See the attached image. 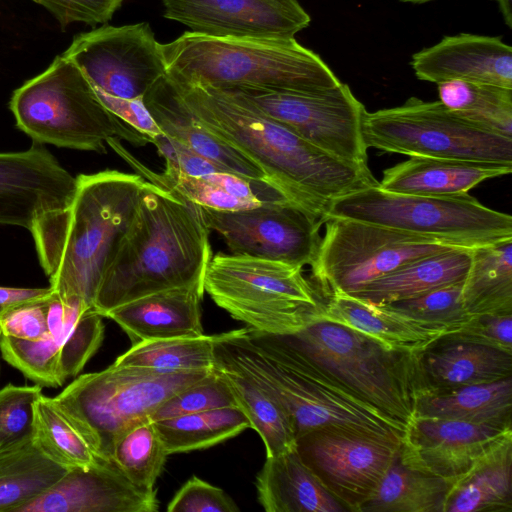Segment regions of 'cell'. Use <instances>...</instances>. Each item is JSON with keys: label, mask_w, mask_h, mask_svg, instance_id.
Returning <instances> with one entry per match:
<instances>
[{"label": "cell", "mask_w": 512, "mask_h": 512, "mask_svg": "<svg viewBox=\"0 0 512 512\" xmlns=\"http://www.w3.org/2000/svg\"><path fill=\"white\" fill-rule=\"evenodd\" d=\"M188 111L265 175L290 202L323 221L330 203L377 185L367 165L338 159L231 93L168 78ZM324 223V221H323Z\"/></svg>", "instance_id": "obj_1"}, {"label": "cell", "mask_w": 512, "mask_h": 512, "mask_svg": "<svg viewBox=\"0 0 512 512\" xmlns=\"http://www.w3.org/2000/svg\"><path fill=\"white\" fill-rule=\"evenodd\" d=\"M63 208L39 216L29 229L50 287L62 300L93 310L105 269L136 215L146 180L104 170L76 177Z\"/></svg>", "instance_id": "obj_2"}, {"label": "cell", "mask_w": 512, "mask_h": 512, "mask_svg": "<svg viewBox=\"0 0 512 512\" xmlns=\"http://www.w3.org/2000/svg\"><path fill=\"white\" fill-rule=\"evenodd\" d=\"M214 352L268 388L297 437L338 430L401 444L407 427L368 404L285 335L242 328L217 334Z\"/></svg>", "instance_id": "obj_3"}, {"label": "cell", "mask_w": 512, "mask_h": 512, "mask_svg": "<svg viewBox=\"0 0 512 512\" xmlns=\"http://www.w3.org/2000/svg\"><path fill=\"white\" fill-rule=\"evenodd\" d=\"M212 257L199 205L146 181L133 222L101 279L93 311L203 282Z\"/></svg>", "instance_id": "obj_4"}, {"label": "cell", "mask_w": 512, "mask_h": 512, "mask_svg": "<svg viewBox=\"0 0 512 512\" xmlns=\"http://www.w3.org/2000/svg\"><path fill=\"white\" fill-rule=\"evenodd\" d=\"M167 77L218 89L316 92L341 82L321 57L292 39L222 38L185 32L162 44Z\"/></svg>", "instance_id": "obj_5"}, {"label": "cell", "mask_w": 512, "mask_h": 512, "mask_svg": "<svg viewBox=\"0 0 512 512\" xmlns=\"http://www.w3.org/2000/svg\"><path fill=\"white\" fill-rule=\"evenodd\" d=\"M9 109L16 127L43 145L106 153L113 138L135 146L151 143L110 112L81 70L62 54L13 91Z\"/></svg>", "instance_id": "obj_6"}, {"label": "cell", "mask_w": 512, "mask_h": 512, "mask_svg": "<svg viewBox=\"0 0 512 512\" xmlns=\"http://www.w3.org/2000/svg\"><path fill=\"white\" fill-rule=\"evenodd\" d=\"M371 406L407 428L426 392L420 355L387 349L348 327L316 320L285 335Z\"/></svg>", "instance_id": "obj_7"}, {"label": "cell", "mask_w": 512, "mask_h": 512, "mask_svg": "<svg viewBox=\"0 0 512 512\" xmlns=\"http://www.w3.org/2000/svg\"><path fill=\"white\" fill-rule=\"evenodd\" d=\"M203 286L232 318L274 335L298 333L318 320L325 303L301 267L247 255L212 256Z\"/></svg>", "instance_id": "obj_8"}, {"label": "cell", "mask_w": 512, "mask_h": 512, "mask_svg": "<svg viewBox=\"0 0 512 512\" xmlns=\"http://www.w3.org/2000/svg\"><path fill=\"white\" fill-rule=\"evenodd\" d=\"M212 370L160 372L113 363L77 376L53 400L95 455L112 461L122 431L149 418L171 395Z\"/></svg>", "instance_id": "obj_9"}, {"label": "cell", "mask_w": 512, "mask_h": 512, "mask_svg": "<svg viewBox=\"0 0 512 512\" xmlns=\"http://www.w3.org/2000/svg\"><path fill=\"white\" fill-rule=\"evenodd\" d=\"M343 218L473 248L512 238V217L468 193L423 196L394 193L377 185L333 200L323 218Z\"/></svg>", "instance_id": "obj_10"}, {"label": "cell", "mask_w": 512, "mask_h": 512, "mask_svg": "<svg viewBox=\"0 0 512 512\" xmlns=\"http://www.w3.org/2000/svg\"><path fill=\"white\" fill-rule=\"evenodd\" d=\"M362 137L367 149L512 166V139L460 118L439 100L412 97L397 107L366 112Z\"/></svg>", "instance_id": "obj_11"}, {"label": "cell", "mask_w": 512, "mask_h": 512, "mask_svg": "<svg viewBox=\"0 0 512 512\" xmlns=\"http://www.w3.org/2000/svg\"><path fill=\"white\" fill-rule=\"evenodd\" d=\"M312 268L327 297L353 294L415 259L456 248L438 241L362 221L330 218Z\"/></svg>", "instance_id": "obj_12"}, {"label": "cell", "mask_w": 512, "mask_h": 512, "mask_svg": "<svg viewBox=\"0 0 512 512\" xmlns=\"http://www.w3.org/2000/svg\"><path fill=\"white\" fill-rule=\"evenodd\" d=\"M218 89V88H217ZM225 90L280 122L324 152L347 162L367 165L362 137L364 105L347 84L316 92Z\"/></svg>", "instance_id": "obj_13"}, {"label": "cell", "mask_w": 512, "mask_h": 512, "mask_svg": "<svg viewBox=\"0 0 512 512\" xmlns=\"http://www.w3.org/2000/svg\"><path fill=\"white\" fill-rule=\"evenodd\" d=\"M84 74L96 93L143 98L167 75L164 57L149 23L103 24L77 34L62 54Z\"/></svg>", "instance_id": "obj_14"}, {"label": "cell", "mask_w": 512, "mask_h": 512, "mask_svg": "<svg viewBox=\"0 0 512 512\" xmlns=\"http://www.w3.org/2000/svg\"><path fill=\"white\" fill-rule=\"evenodd\" d=\"M199 209L209 231H216L232 254L301 268L315 259L323 221L289 201L242 210Z\"/></svg>", "instance_id": "obj_15"}, {"label": "cell", "mask_w": 512, "mask_h": 512, "mask_svg": "<svg viewBox=\"0 0 512 512\" xmlns=\"http://www.w3.org/2000/svg\"><path fill=\"white\" fill-rule=\"evenodd\" d=\"M401 444L318 429L296 438L303 462L350 512H360L398 455Z\"/></svg>", "instance_id": "obj_16"}, {"label": "cell", "mask_w": 512, "mask_h": 512, "mask_svg": "<svg viewBox=\"0 0 512 512\" xmlns=\"http://www.w3.org/2000/svg\"><path fill=\"white\" fill-rule=\"evenodd\" d=\"M163 17L222 38L292 39L311 18L297 0H160Z\"/></svg>", "instance_id": "obj_17"}, {"label": "cell", "mask_w": 512, "mask_h": 512, "mask_svg": "<svg viewBox=\"0 0 512 512\" xmlns=\"http://www.w3.org/2000/svg\"><path fill=\"white\" fill-rule=\"evenodd\" d=\"M76 182L43 144L0 152V224L29 230L39 216L70 202Z\"/></svg>", "instance_id": "obj_18"}, {"label": "cell", "mask_w": 512, "mask_h": 512, "mask_svg": "<svg viewBox=\"0 0 512 512\" xmlns=\"http://www.w3.org/2000/svg\"><path fill=\"white\" fill-rule=\"evenodd\" d=\"M510 434L512 427L415 417L405 432L399 456L414 468L454 480Z\"/></svg>", "instance_id": "obj_19"}, {"label": "cell", "mask_w": 512, "mask_h": 512, "mask_svg": "<svg viewBox=\"0 0 512 512\" xmlns=\"http://www.w3.org/2000/svg\"><path fill=\"white\" fill-rule=\"evenodd\" d=\"M157 491H144L112 461L98 458L86 468L68 469L44 494L19 512H155Z\"/></svg>", "instance_id": "obj_20"}, {"label": "cell", "mask_w": 512, "mask_h": 512, "mask_svg": "<svg viewBox=\"0 0 512 512\" xmlns=\"http://www.w3.org/2000/svg\"><path fill=\"white\" fill-rule=\"evenodd\" d=\"M418 79L485 83L512 89V48L499 37L458 34L412 56Z\"/></svg>", "instance_id": "obj_21"}, {"label": "cell", "mask_w": 512, "mask_h": 512, "mask_svg": "<svg viewBox=\"0 0 512 512\" xmlns=\"http://www.w3.org/2000/svg\"><path fill=\"white\" fill-rule=\"evenodd\" d=\"M318 320L353 329L387 349L422 354L450 330L406 315L388 304L362 300L346 293L328 296Z\"/></svg>", "instance_id": "obj_22"}, {"label": "cell", "mask_w": 512, "mask_h": 512, "mask_svg": "<svg viewBox=\"0 0 512 512\" xmlns=\"http://www.w3.org/2000/svg\"><path fill=\"white\" fill-rule=\"evenodd\" d=\"M203 282L159 291L110 310L132 345L140 342L191 338L204 334L201 322Z\"/></svg>", "instance_id": "obj_23"}, {"label": "cell", "mask_w": 512, "mask_h": 512, "mask_svg": "<svg viewBox=\"0 0 512 512\" xmlns=\"http://www.w3.org/2000/svg\"><path fill=\"white\" fill-rule=\"evenodd\" d=\"M143 101L166 136L215 162L228 172L268 183L260 169L238 151L211 134L188 111L176 94L167 75L147 92Z\"/></svg>", "instance_id": "obj_24"}, {"label": "cell", "mask_w": 512, "mask_h": 512, "mask_svg": "<svg viewBox=\"0 0 512 512\" xmlns=\"http://www.w3.org/2000/svg\"><path fill=\"white\" fill-rule=\"evenodd\" d=\"M419 362L425 393L449 391L512 377V354L444 338L425 350Z\"/></svg>", "instance_id": "obj_25"}, {"label": "cell", "mask_w": 512, "mask_h": 512, "mask_svg": "<svg viewBox=\"0 0 512 512\" xmlns=\"http://www.w3.org/2000/svg\"><path fill=\"white\" fill-rule=\"evenodd\" d=\"M511 172L510 165L410 156L408 160L384 170L379 186L401 194L455 196L468 193L485 180Z\"/></svg>", "instance_id": "obj_26"}, {"label": "cell", "mask_w": 512, "mask_h": 512, "mask_svg": "<svg viewBox=\"0 0 512 512\" xmlns=\"http://www.w3.org/2000/svg\"><path fill=\"white\" fill-rule=\"evenodd\" d=\"M256 487L267 512H347L303 462L296 446L266 456Z\"/></svg>", "instance_id": "obj_27"}, {"label": "cell", "mask_w": 512, "mask_h": 512, "mask_svg": "<svg viewBox=\"0 0 512 512\" xmlns=\"http://www.w3.org/2000/svg\"><path fill=\"white\" fill-rule=\"evenodd\" d=\"M471 249L456 247L415 259L350 295L387 304L463 282L471 262Z\"/></svg>", "instance_id": "obj_28"}, {"label": "cell", "mask_w": 512, "mask_h": 512, "mask_svg": "<svg viewBox=\"0 0 512 512\" xmlns=\"http://www.w3.org/2000/svg\"><path fill=\"white\" fill-rule=\"evenodd\" d=\"M512 511V434L453 480L444 512Z\"/></svg>", "instance_id": "obj_29"}, {"label": "cell", "mask_w": 512, "mask_h": 512, "mask_svg": "<svg viewBox=\"0 0 512 512\" xmlns=\"http://www.w3.org/2000/svg\"><path fill=\"white\" fill-rule=\"evenodd\" d=\"M213 368L225 379L250 427L261 437L266 456H275L296 446L293 421L268 388L215 352Z\"/></svg>", "instance_id": "obj_30"}, {"label": "cell", "mask_w": 512, "mask_h": 512, "mask_svg": "<svg viewBox=\"0 0 512 512\" xmlns=\"http://www.w3.org/2000/svg\"><path fill=\"white\" fill-rule=\"evenodd\" d=\"M512 377L486 384L425 393L415 417L442 418L512 427Z\"/></svg>", "instance_id": "obj_31"}, {"label": "cell", "mask_w": 512, "mask_h": 512, "mask_svg": "<svg viewBox=\"0 0 512 512\" xmlns=\"http://www.w3.org/2000/svg\"><path fill=\"white\" fill-rule=\"evenodd\" d=\"M461 303L470 316L512 313V238L471 249Z\"/></svg>", "instance_id": "obj_32"}, {"label": "cell", "mask_w": 512, "mask_h": 512, "mask_svg": "<svg viewBox=\"0 0 512 512\" xmlns=\"http://www.w3.org/2000/svg\"><path fill=\"white\" fill-rule=\"evenodd\" d=\"M452 483L406 464L398 452L360 512H444Z\"/></svg>", "instance_id": "obj_33"}, {"label": "cell", "mask_w": 512, "mask_h": 512, "mask_svg": "<svg viewBox=\"0 0 512 512\" xmlns=\"http://www.w3.org/2000/svg\"><path fill=\"white\" fill-rule=\"evenodd\" d=\"M66 471L47 458L33 440L0 451V512H19Z\"/></svg>", "instance_id": "obj_34"}, {"label": "cell", "mask_w": 512, "mask_h": 512, "mask_svg": "<svg viewBox=\"0 0 512 512\" xmlns=\"http://www.w3.org/2000/svg\"><path fill=\"white\" fill-rule=\"evenodd\" d=\"M439 101L460 118L512 139V89L476 82L437 84Z\"/></svg>", "instance_id": "obj_35"}, {"label": "cell", "mask_w": 512, "mask_h": 512, "mask_svg": "<svg viewBox=\"0 0 512 512\" xmlns=\"http://www.w3.org/2000/svg\"><path fill=\"white\" fill-rule=\"evenodd\" d=\"M167 455L205 449L250 427L237 406L185 414L155 421Z\"/></svg>", "instance_id": "obj_36"}, {"label": "cell", "mask_w": 512, "mask_h": 512, "mask_svg": "<svg viewBox=\"0 0 512 512\" xmlns=\"http://www.w3.org/2000/svg\"><path fill=\"white\" fill-rule=\"evenodd\" d=\"M217 334L140 342L117 357L115 365L160 372L211 370Z\"/></svg>", "instance_id": "obj_37"}, {"label": "cell", "mask_w": 512, "mask_h": 512, "mask_svg": "<svg viewBox=\"0 0 512 512\" xmlns=\"http://www.w3.org/2000/svg\"><path fill=\"white\" fill-rule=\"evenodd\" d=\"M107 145L146 181L199 206L216 210H242L269 203L232 196L202 177L185 174L168 163H165L161 173H156L124 148L121 140L110 139Z\"/></svg>", "instance_id": "obj_38"}, {"label": "cell", "mask_w": 512, "mask_h": 512, "mask_svg": "<svg viewBox=\"0 0 512 512\" xmlns=\"http://www.w3.org/2000/svg\"><path fill=\"white\" fill-rule=\"evenodd\" d=\"M32 440L47 458L67 470L89 467L99 458L53 397L43 394L35 403Z\"/></svg>", "instance_id": "obj_39"}, {"label": "cell", "mask_w": 512, "mask_h": 512, "mask_svg": "<svg viewBox=\"0 0 512 512\" xmlns=\"http://www.w3.org/2000/svg\"><path fill=\"white\" fill-rule=\"evenodd\" d=\"M167 453L155 426L142 419L122 431L115 439L112 462L138 488L153 492Z\"/></svg>", "instance_id": "obj_40"}, {"label": "cell", "mask_w": 512, "mask_h": 512, "mask_svg": "<svg viewBox=\"0 0 512 512\" xmlns=\"http://www.w3.org/2000/svg\"><path fill=\"white\" fill-rule=\"evenodd\" d=\"M61 345L50 335L40 340H27L0 333L2 359L42 388L65 384L60 371Z\"/></svg>", "instance_id": "obj_41"}, {"label": "cell", "mask_w": 512, "mask_h": 512, "mask_svg": "<svg viewBox=\"0 0 512 512\" xmlns=\"http://www.w3.org/2000/svg\"><path fill=\"white\" fill-rule=\"evenodd\" d=\"M234 406H237V403L227 382L213 368L203 378L171 395L149 416V419L155 422L185 414Z\"/></svg>", "instance_id": "obj_42"}, {"label": "cell", "mask_w": 512, "mask_h": 512, "mask_svg": "<svg viewBox=\"0 0 512 512\" xmlns=\"http://www.w3.org/2000/svg\"><path fill=\"white\" fill-rule=\"evenodd\" d=\"M42 387L8 384L0 389V451L32 440L35 403Z\"/></svg>", "instance_id": "obj_43"}, {"label": "cell", "mask_w": 512, "mask_h": 512, "mask_svg": "<svg viewBox=\"0 0 512 512\" xmlns=\"http://www.w3.org/2000/svg\"><path fill=\"white\" fill-rule=\"evenodd\" d=\"M462 283L445 285L413 298L387 304L411 317L442 325L451 334L471 317L461 303Z\"/></svg>", "instance_id": "obj_44"}, {"label": "cell", "mask_w": 512, "mask_h": 512, "mask_svg": "<svg viewBox=\"0 0 512 512\" xmlns=\"http://www.w3.org/2000/svg\"><path fill=\"white\" fill-rule=\"evenodd\" d=\"M103 316L93 310L83 313L62 342L60 371L66 382L77 377L97 352L104 338Z\"/></svg>", "instance_id": "obj_45"}, {"label": "cell", "mask_w": 512, "mask_h": 512, "mask_svg": "<svg viewBox=\"0 0 512 512\" xmlns=\"http://www.w3.org/2000/svg\"><path fill=\"white\" fill-rule=\"evenodd\" d=\"M442 338L482 345L512 354V313L471 316L457 331Z\"/></svg>", "instance_id": "obj_46"}, {"label": "cell", "mask_w": 512, "mask_h": 512, "mask_svg": "<svg viewBox=\"0 0 512 512\" xmlns=\"http://www.w3.org/2000/svg\"><path fill=\"white\" fill-rule=\"evenodd\" d=\"M168 512H236V502L221 488L197 476L187 480L167 505Z\"/></svg>", "instance_id": "obj_47"}, {"label": "cell", "mask_w": 512, "mask_h": 512, "mask_svg": "<svg viewBox=\"0 0 512 512\" xmlns=\"http://www.w3.org/2000/svg\"><path fill=\"white\" fill-rule=\"evenodd\" d=\"M46 8L62 28L81 22L91 26L110 21L124 0H32Z\"/></svg>", "instance_id": "obj_48"}, {"label": "cell", "mask_w": 512, "mask_h": 512, "mask_svg": "<svg viewBox=\"0 0 512 512\" xmlns=\"http://www.w3.org/2000/svg\"><path fill=\"white\" fill-rule=\"evenodd\" d=\"M47 301L25 304L4 313L0 317V333L27 340H40L49 336Z\"/></svg>", "instance_id": "obj_49"}, {"label": "cell", "mask_w": 512, "mask_h": 512, "mask_svg": "<svg viewBox=\"0 0 512 512\" xmlns=\"http://www.w3.org/2000/svg\"><path fill=\"white\" fill-rule=\"evenodd\" d=\"M158 155L185 174L204 176L214 172H228L215 162L161 133L152 140ZM231 173V172H230Z\"/></svg>", "instance_id": "obj_50"}, {"label": "cell", "mask_w": 512, "mask_h": 512, "mask_svg": "<svg viewBox=\"0 0 512 512\" xmlns=\"http://www.w3.org/2000/svg\"><path fill=\"white\" fill-rule=\"evenodd\" d=\"M96 93V92H95ZM102 104L133 129L152 140L162 133L144 104L143 98L123 99L96 93Z\"/></svg>", "instance_id": "obj_51"}, {"label": "cell", "mask_w": 512, "mask_h": 512, "mask_svg": "<svg viewBox=\"0 0 512 512\" xmlns=\"http://www.w3.org/2000/svg\"><path fill=\"white\" fill-rule=\"evenodd\" d=\"M53 294L54 291L51 287L19 288L0 286V317L16 307L47 301Z\"/></svg>", "instance_id": "obj_52"}, {"label": "cell", "mask_w": 512, "mask_h": 512, "mask_svg": "<svg viewBox=\"0 0 512 512\" xmlns=\"http://www.w3.org/2000/svg\"><path fill=\"white\" fill-rule=\"evenodd\" d=\"M508 27H512V0H495Z\"/></svg>", "instance_id": "obj_53"}, {"label": "cell", "mask_w": 512, "mask_h": 512, "mask_svg": "<svg viewBox=\"0 0 512 512\" xmlns=\"http://www.w3.org/2000/svg\"><path fill=\"white\" fill-rule=\"evenodd\" d=\"M401 1L412 2V3H423V2L430 1V0H401Z\"/></svg>", "instance_id": "obj_54"}, {"label": "cell", "mask_w": 512, "mask_h": 512, "mask_svg": "<svg viewBox=\"0 0 512 512\" xmlns=\"http://www.w3.org/2000/svg\"><path fill=\"white\" fill-rule=\"evenodd\" d=\"M2 355H1V349H0V376H1V371H2Z\"/></svg>", "instance_id": "obj_55"}]
</instances>
